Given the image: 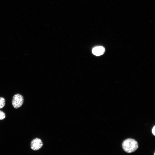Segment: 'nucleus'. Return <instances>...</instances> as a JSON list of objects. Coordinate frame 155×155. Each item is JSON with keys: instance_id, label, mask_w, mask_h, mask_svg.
Segmentation results:
<instances>
[{"instance_id": "f257e3e1", "label": "nucleus", "mask_w": 155, "mask_h": 155, "mask_svg": "<svg viewBox=\"0 0 155 155\" xmlns=\"http://www.w3.org/2000/svg\"><path fill=\"white\" fill-rule=\"evenodd\" d=\"M124 150L128 153H131L136 151L138 148L137 142L132 138H127L125 140L122 144Z\"/></svg>"}, {"instance_id": "f03ea898", "label": "nucleus", "mask_w": 155, "mask_h": 155, "mask_svg": "<svg viewBox=\"0 0 155 155\" xmlns=\"http://www.w3.org/2000/svg\"><path fill=\"white\" fill-rule=\"evenodd\" d=\"M24 101L23 96L21 95L17 94L13 96L12 100V104L13 107L18 108L22 105Z\"/></svg>"}, {"instance_id": "7ed1b4c3", "label": "nucleus", "mask_w": 155, "mask_h": 155, "mask_svg": "<svg viewBox=\"0 0 155 155\" xmlns=\"http://www.w3.org/2000/svg\"><path fill=\"white\" fill-rule=\"evenodd\" d=\"M43 142L40 138H36L33 140L30 144L31 148L34 151L40 149L42 146Z\"/></svg>"}, {"instance_id": "20e7f679", "label": "nucleus", "mask_w": 155, "mask_h": 155, "mask_svg": "<svg viewBox=\"0 0 155 155\" xmlns=\"http://www.w3.org/2000/svg\"><path fill=\"white\" fill-rule=\"evenodd\" d=\"M105 51V49L102 46H97L94 48L92 50V52L94 55L98 56L103 55Z\"/></svg>"}, {"instance_id": "39448f33", "label": "nucleus", "mask_w": 155, "mask_h": 155, "mask_svg": "<svg viewBox=\"0 0 155 155\" xmlns=\"http://www.w3.org/2000/svg\"><path fill=\"white\" fill-rule=\"evenodd\" d=\"M5 98L3 97H0V109L3 107L5 106Z\"/></svg>"}, {"instance_id": "423d86ee", "label": "nucleus", "mask_w": 155, "mask_h": 155, "mask_svg": "<svg viewBox=\"0 0 155 155\" xmlns=\"http://www.w3.org/2000/svg\"><path fill=\"white\" fill-rule=\"evenodd\" d=\"M5 117V114L3 111L0 110V120L3 119Z\"/></svg>"}, {"instance_id": "0eeeda50", "label": "nucleus", "mask_w": 155, "mask_h": 155, "mask_svg": "<svg viewBox=\"0 0 155 155\" xmlns=\"http://www.w3.org/2000/svg\"><path fill=\"white\" fill-rule=\"evenodd\" d=\"M155 126H154V127H153V128L152 129V132L153 134L155 135Z\"/></svg>"}, {"instance_id": "6e6552de", "label": "nucleus", "mask_w": 155, "mask_h": 155, "mask_svg": "<svg viewBox=\"0 0 155 155\" xmlns=\"http://www.w3.org/2000/svg\"><path fill=\"white\" fill-rule=\"evenodd\" d=\"M154 155H155V152H154Z\"/></svg>"}]
</instances>
